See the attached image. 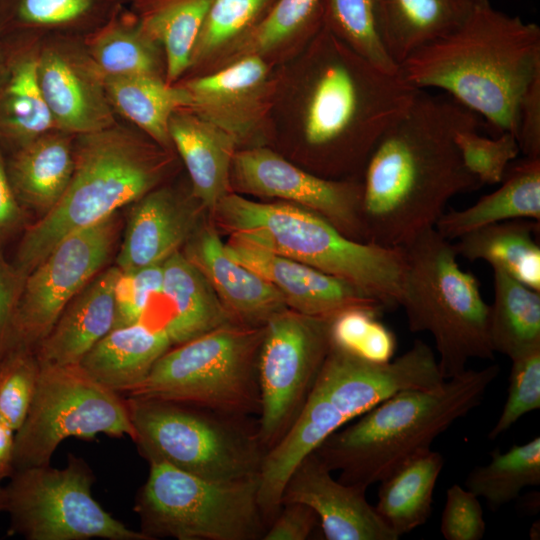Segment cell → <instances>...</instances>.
Here are the masks:
<instances>
[{"instance_id":"32","label":"cell","mask_w":540,"mask_h":540,"mask_svg":"<svg viewBox=\"0 0 540 540\" xmlns=\"http://www.w3.org/2000/svg\"><path fill=\"white\" fill-rule=\"evenodd\" d=\"M105 89L118 118L133 125L159 146L173 150L169 121L178 110L190 108L188 90L180 83L162 78L105 77Z\"/></svg>"},{"instance_id":"23","label":"cell","mask_w":540,"mask_h":540,"mask_svg":"<svg viewBox=\"0 0 540 540\" xmlns=\"http://www.w3.org/2000/svg\"><path fill=\"white\" fill-rule=\"evenodd\" d=\"M121 270L100 271L63 309L35 354L40 367L77 365L115 326V284Z\"/></svg>"},{"instance_id":"54","label":"cell","mask_w":540,"mask_h":540,"mask_svg":"<svg viewBox=\"0 0 540 540\" xmlns=\"http://www.w3.org/2000/svg\"><path fill=\"white\" fill-rule=\"evenodd\" d=\"M4 511V491L3 488L0 487V511Z\"/></svg>"},{"instance_id":"2","label":"cell","mask_w":540,"mask_h":540,"mask_svg":"<svg viewBox=\"0 0 540 540\" xmlns=\"http://www.w3.org/2000/svg\"><path fill=\"white\" fill-rule=\"evenodd\" d=\"M399 70L416 89L438 90L483 117L497 135H515L520 99L540 73V27L475 0L455 29L413 52Z\"/></svg>"},{"instance_id":"39","label":"cell","mask_w":540,"mask_h":540,"mask_svg":"<svg viewBox=\"0 0 540 540\" xmlns=\"http://www.w3.org/2000/svg\"><path fill=\"white\" fill-rule=\"evenodd\" d=\"M539 484V436L505 452L494 449L491 461L475 467L465 480V488L482 497L493 511L516 499L525 487Z\"/></svg>"},{"instance_id":"37","label":"cell","mask_w":540,"mask_h":540,"mask_svg":"<svg viewBox=\"0 0 540 540\" xmlns=\"http://www.w3.org/2000/svg\"><path fill=\"white\" fill-rule=\"evenodd\" d=\"M489 336L494 352L514 360L540 349V291L493 268Z\"/></svg>"},{"instance_id":"11","label":"cell","mask_w":540,"mask_h":540,"mask_svg":"<svg viewBox=\"0 0 540 540\" xmlns=\"http://www.w3.org/2000/svg\"><path fill=\"white\" fill-rule=\"evenodd\" d=\"M136 497L140 531L150 540H259L268 528L258 503L259 476L216 481L150 462Z\"/></svg>"},{"instance_id":"21","label":"cell","mask_w":540,"mask_h":540,"mask_svg":"<svg viewBox=\"0 0 540 540\" xmlns=\"http://www.w3.org/2000/svg\"><path fill=\"white\" fill-rule=\"evenodd\" d=\"M144 318L164 330L173 346L236 323L200 270L180 251L163 262V284Z\"/></svg>"},{"instance_id":"40","label":"cell","mask_w":540,"mask_h":540,"mask_svg":"<svg viewBox=\"0 0 540 540\" xmlns=\"http://www.w3.org/2000/svg\"><path fill=\"white\" fill-rule=\"evenodd\" d=\"M276 1L213 0L195 41L187 74L208 68L256 26Z\"/></svg>"},{"instance_id":"15","label":"cell","mask_w":540,"mask_h":540,"mask_svg":"<svg viewBox=\"0 0 540 540\" xmlns=\"http://www.w3.org/2000/svg\"><path fill=\"white\" fill-rule=\"evenodd\" d=\"M117 212L69 234L23 279L16 305L10 345L35 350L66 305L100 271L119 234Z\"/></svg>"},{"instance_id":"10","label":"cell","mask_w":540,"mask_h":540,"mask_svg":"<svg viewBox=\"0 0 540 540\" xmlns=\"http://www.w3.org/2000/svg\"><path fill=\"white\" fill-rule=\"evenodd\" d=\"M262 328L229 323L174 346L126 395L170 400L219 412L259 415Z\"/></svg>"},{"instance_id":"44","label":"cell","mask_w":540,"mask_h":540,"mask_svg":"<svg viewBox=\"0 0 540 540\" xmlns=\"http://www.w3.org/2000/svg\"><path fill=\"white\" fill-rule=\"evenodd\" d=\"M455 143L464 166L481 185L500 183L520 152L511 132L488 138L479 134L478 128H467L457 132Z\"/></svg>"},{"instance_id":"30","label":"cell","mask_w":540,"mask_h":540,"mask_svg":"<svg viewBox=\"0 0 540 540\" xmlns=\"http://www.w3.org/2000/svg\"><path fill=\"white\" fill-rule=\"evenodd\" d=\"M501 186L473 205L444 212L434 228L452 241L481 227L516 219L540 222V158L509 165Z\"/></svg>"},{"instance_id":"42","label":"cell","mask_w":540,"mask_h":540,"mask_svg":"<svg viewBox=\"0 0 540 540\" xmlns=\"http://www.w3.org/2000/svg\"><path fill=\"white\" fill-rule=\"evenodd\" d=\"M384 310L376 305H355L343 309L329 324L331 345L373 363L393 359L396 336L380 320Z\"/></svg>"},{"instance_id":"45","label":"cell","mask_w":540,"mask_h":540,"mask_svg":"<svg viewBox=\"0 0 540 540\" xmlns=\"http://www.w3.org/2000/svg\"><path fill=\"white\" fill-rule=\"evenodd\" d=\"M506 402L488 434L493 441L525 414L540 408V349L511 360Z\"/></svg>"},{"instance_id":"5","label":"cell","mask_w":540,"mask_h":540,"mask_svg":"<svg viewBox=\"0 0 540 540\" xmlns=\"http://www.w3.org/2000/svg\"><path fill=\"white\" fill-rule=\"evenodd\" d=\"M173 162L164 149L124 120L78 134L74 170L58 203L28 227L15 270L24 279L66 236L114 214L160 186Z\"/></svg>"},{"instance_id":"6","label":"cell","mask_w":540,"mask_h":540,"mask_svg":"<svg viewBox=\"0 0 540 540\" xmlns=\"http://www.w3.org/2000/svg\"><path fill=\"white\" fill-rule=\"evenodd\" d=\"M498 365L466 369L435 389L401 390L346 427L313 452L338 480L365 490L383 480L432 442L455 421L478 407L498 377Z\"/></svg>"},{"instance_id":"3","label":"cell","mask_w":540,"mask_h":540,"mask_svg":"<svg viewBox=\"0 0 540 540\" xmlns=\"http://www.w3.org/2000/svg\"><path fill=\"white\" fill-rule=\"evenodd\" d=\"M301 116L302 137L323 176L363 172L374 146L419 91L398 72L362 58L322 27L311 40Z\"/></svg>"},{"instance_id":"22","label":"cell","mask_w":540,"mask_h":540,"mask_svg":"<svg viewBox=\"0 0 540 540\" xmlns=\"http://www.w3.org/2000/svg\"><path fill=\"white\" fill-rule=\"evenodd\" d=\"M197 214L191 203L166 186L131 204L116 266L131 271L163 263L194 235Z\"/></svg>"},{"instance_id":"24","label":"cell","mask_w":540,"mask_h":540,"mask_svg":"<svg viewBox=\"0 0 540 540\" xmlns=\"http://www.w3.org/2000/svg\"><path fill=\"white\" fill-rule=\"evenodd\" d=\"M192 238L184 255L204 275L234 320L247 326L264 325L286 308L275 287L227 253L214 228L206 227Z\"/></svg>"},{"instance_id":"25","label":"cell","mask_w":540,"mask_h":540,"mask_svg":"<svg viewBox=\"0 0 540 540\" xmlns=\"http://www.w3.org/2000/svg\"><path fill=\"white\" fill-rule=\"evenodd\" d=\"M132 0H0V40L85 39Z\"/></svg>"},{"instance_id":"36","label":"cell","mask_w":540,"mask_h":540,"mask_svg":"<svg viewBox=\"0 0 540 540\" xmlns=\"http://www.w3.org/2000/svg\"><path fill=\"white\" fill-rule=\"evenodd\" d=\"M213 0H132L129 9L164 49L167 84L182 80Z\"/></svg>"},{"instance_id":"35","label":"cell","mask_w":540,"mask_h":540,"mask_svg":"<svg viewBox=\"0 0 540 540\" xmlns=\"http://www.w3.org/2000/svg\"><path fill=\"white\" fill-rule=\"evenodd\" d=\"M443 465V456L428 449L380 481L374 508L398 538L425 524L430 517L433 493Z\"/></svg>"},{"instance_id":"51","label":"cell","mask_w":540,"mask_h":540,"mask_svg":"<svg viewBox=\"0 0 540 540\" xmlns=\"http://www.w3.org/2000/svg\"><path fill=\"white\" fill-rule=\"evenodd\" d=\"M22 220V205L10 184L5 154L0 147V239L14 232Z\"/></svg>"},{"instance_id":"52","label":"cell","mask_w":540,"mask_h":540,"mask_svg":"<svg viewBox=\"0 0 540 540\" xmlns=\"http://www.w3.org/2000/svg\"><path fill=\"white\" fill-rule=\"evenodd\" d=\"M15 431L0 418V481L14 472Z\"/></svg>"},{"instance_id":"8","label":"cell","mask_w":540,"mask_h":540,"mask_svg":"<svg viewBox=\"0 0 540 540\" xmlns=\"http://www.w3.org/2000/svg\"><path fill=\"white\" fill-rule=\"evenodd\" d=\"M401 248L399 306L410 331L433 336L443 378L463 373L472 358L493 359L489 305L477 278L458 264L451 241L429 228Z\"/></svg>"},{"instance_id":"53","label":"cell","mask_w":540,"mask_h":540,"mask_svg":"<svg viewBox=\"0 0 540 540\" xmlns=\"http://www.w3.org/2000/svg\"><path fill=\"white\" fill-rule=\"evenodd\" d=\"M7 77V57L4 45L0 40V89L2 88Z\"/></svg>"},{"instance_id":"47","label":"cell","mask_w":540,"mask_h":540,"mask_svg":"<svg viewBox=\"0 0 540 540\" xmlns=\"http://www.w3.org/2000/svg\"><path fill=\"white\" fill-rule=\"evenodd\" d=\"M486 523L479 497L454 484L446 491L440 532L446 540H481Z\"/></svg>"},{"instance_id":"28","label":"cell","mask_w":540,"mask_h":540,"mask_svg":"<svg viewBox=\"0 0 540 540\" xmlns=\"http://www.w3.org/2000/svg\"><path fill=\"white\" fill-rule=\"evenodd\" d=\"M2 43L7 57V77L0 89V147L5 154L58 128L38 83L40 42Z\"/></svg>"},{"instance_id":"38","label":"cell","mask_w":540,"mask_h":540,"mask_svg":"<svg viewBox=\"0 0 540 540\" xmlns=\"http://www.w3.org/2000/svg\"><path fill=\"white\" fill-rule=\"evenodd\" d=\"M322 27L321 0H277L256 26L216 60L215 68L248 55L266 59L288 43L311 41Z\"/></svg>"},{"instance_id":"46","label":"cell","mask_w":540,"mask_h":540,"mask_svg":"<svg viewBox=\"0 0 540 540\" xmlns=\"http://www.w3.org/2000/svg\"><path fill=\"white\" fill-rule=\"evenodd\" d=\"M163 263L121 271L115 284L116 327L140 321L150 302L161 293Z\"/></svg>"},{"instance_id":"31","label":"cell","mask_w":540,"mask_h":540,"mask_svg":"<svg viewBox=\"0 0 540 540\" xmlns=\"http://www.w3.org/2000/svg\"><path fill=\"white\" fill-rule=\"evenodd\" d=\"M475 0H376L385 47L400 64L422 46L455 29Z\"/></svg>"},{"instance_id":"26","label":"cell","mask_w":540,"mask_h":540,"mask_svg":"<svg viewBox=\"0 0 540 540\" xmlns=\"http://www.w3.org/2000/svg\"><path fill=\"white\" fill-rule=\"evenodd\" d=\"M169 135L190 176L192 196L212 211L230 192V171L238 142L188 108L171 116Z\"/></svg>"},{"instance_id":"48","label":"cell","mask_w":540,"mask_h":540,"mask_svg":"<svg viewBox=\"0 0 540 540\" xmlns=\"http://www.w3.org/2000/svg\"><path fill=\"white\" fill-rule=\"evenodd\" d=\"M515 136L525 157L540 158V73L531 80L520 99Z\"/></svg>"},{"instance_id":"50","label":"cell","mask_w":540,"mask_h":540,"mask_svg":"<svg viewBox=\"0 0 540 540\" xmlns=\"http://www.w3.org/2000/svg\"><path fill=\"white\" fill-rule=\"evenodd\" d=\"M23 279L0 253V358L11 340L13 318Z\"/></svg>"},{"instance_id":"19","label":"cell","mask_w":540,"mask_h":540,"mask_svg":"<svg viewBox=\"0 0 540 540\" xmlns=\"http://www.w3.org/2000/svg\"><path fill=\"white\" fill-rule=\"evenodd\" d=\"M366 490L335 480L314 452L290 474L281 505L300 502L318 516L327 540H397L366 500Z\"/></svg>"},{"instance_id":"43","label":"cell","mask_w":540,"mask_h":540,"mask_svg":"<svg viewBox=\"0 0 540 540\" xmlns=\"http://www.w3.org/2000/svg\"><path fill=\"white\" fill-rule=\"evenodd\" d=\"M40 364L35 350L25 345H10L0 358V418L15 432L30 407Z\"/></svg>"},{"instance_id":"18","label":"cell","mask_w":540,"mask_h":540,"mask_svg":"<svg viewBox=\"0 0 540 540\" xmlns=\"http://www.w3.org/2000/svg\"><path fill=\"white\" fill-rule=\"evenodd\" d=\"M190 93V110L232 135L238 144L262 132L273 95L266 59L248 55L179 82Z\"/></svg>"},{"instance_id":"20","label":"cell","mask_w":540,"mask_h":540,"mask_svg":"<svg viewBox=\"0 0 540 540\" xmlns=\"http://www.w3.org/2000/svg\"><path fill=\"white\" fill-rule=\"evenodd\" d=\"M225 249L233 259L275 287L286 306L300 314L330 319L355 305H376L383 309L347 281L307 264L234 237H230Z\"/></svg>"},{"instance_id":"14","label":"cell","mask_w":540,"mask_h":540,"mask_svg":"<svg viewBox=\"0 0 540 540\" xmlns=\"http://www.w3.org/2000/svg\"><path fill=\"white\" fill-rule=\"evenodd\" d=\"M330 319L282 309L263 325L258 356V436L266 453L301 412L331 343Z\"/></svg>"},{"instance_id":"34","label":"cell","mask_w":540,"mask_h":540,"mask_svg":"<svg viewBox=\"0 0 540 540\" xmlns=\"http://www.w3.org/2000/svg\"><path fill=\"white\" fill-rule=\"evenodd\" d=\"M84 42L104 77L145 76L165 80L164 49L143 29L129 7L86 37Z\"/></svg>"},{"instance_id":"16","label":"cell","mask_w":540,"mask_h":540,"mask_svg":"<svg viewBox=\"0 0 540 540\" xmlns=\"http://www.w3.org/2000/svg\"><path fill=\"white\" fill-rule=\"evenodd\" d=\"M230 186L278 198L323 216L350 238L364 241L360 179H332L300 169L265 147L237 150Z\"/></svg>"},{"instance_id":"7","label":"cell","mask_w":540,"mask_h":540,"mask_svg":"<svg viewBox=\"0 0 540 540\" xmlns=\"http://www.w3.org/2000/svg\"><path fill=\"white\" fill-rule=\"evenodd\" d=\"M212 212L231 237L345 280L384 311L399 306L401 247L350 238L323 216L289 202L263 203L229 192Z\"/></svg>"},{"instance_id":"13","label":"cell","mask_w":540,"mask_h":540,"mask_svg":"<svg viewBox=\"0 0 540 540\" xmlns=\"http://www.w3.org/2000/svg\"><path fill=\"white\" fill-rule=\"evenodd\" d=\"M4 491L10 532L28 540H150L105 511L92 495L94 475L72 454L63 468L15 470Z\"/></svg>"},{"instance_id":"4","label":"cell","mask_w":540,"mask_h":540,"mask_svg":"<svg viewBox=\"0 0 540 540\" xmlns=\"http://www.w3.org/2000/svg\"><path fill=\"white\" fill-rule=\"evenodd\" d=\"M445 382L435 353L420 339L401 356L373 363L333 345L298 417L264 456L258 503L272 522L287 480L327 437L389 396L405 389H435Z\"/></svg>"},{"instance_id":"17","label":"cell","mask_w":540,"mask_h":540,"mask_svg":"<svg viewBox=\"0 0 540 540\" xmlns=\"http://www.w3.org/2000/svg\"><path fill=\"white\" fill-rule=\"evenodd\" d=\"M37 78L58 129L78 135L118 121L106 94L105 77L83 38L56 36L40 41Z\"/></svg>"},{"instance_id":"12","label":"cell","mask_w":540,"mask_h":540,"mask_svg":"<svg viewBox=\"0 0 540 540\" xmlns=\"http://www.w3.org/2000/svg\"><path fill=\"white\" fill-rule=\"evenodd\" d=\"M134 438L125 399L77 365L40 367L27 415L15 432L14 471L46 466L68 437Z\"/></svg>"},{"instance_id":"41","label":"cell","mask_w":540,"mask_h":540,"mask_svg":"<svg viewBox=\"0 0 540 540\" xmlns=\"http://www.w3.org/2000/svg\"><path fill=\"white\" fill-rule=\"evenodd\" d=\"M321 10L323 27L352 51L383 70L399 71L381 35L376 0H321Z\"/></svg>"},{"instance_id":"33","label":"cell","mask_w":540,"mask_h":540,"mask_svg":"<svg viewBox=\"0 0 540 540\" xmlns=\"http://www.w3.org/2000/svg\"><path fill=\"white\" fill-rule=\"evenodd\" d=\"M539 224L516 219L487 225L462 235L453 247L457 256L483 260L540 291V247L535 239Z\"/></svg>"},{"instance_id":"49","label":"cell","mask_w":540,"mask_h":540,"mask_svg":"<svg viewBox=\"0 0 540 540\" xmlns=\"http://www.w3.org/2000/svg\"><path fill=\"white\" fill-rule=\"evenodd\" d=\"M318 525L317 514L306 504L283 503L262 540H305Z\"/></svg>"},{"instance_id":"29","label":"cell","mask_w":540,"mask_h":540,"mask_svg":"<svg viewBox=\"0 0 540 540\" xmlns=\"http://www.w3.org/2000/svg\"><path fill=\"white\" fill-rule=\"evenodd\" d=\"M172 347L164 330L138 321L113 328L78 365L106 388L127 394L146 378L157 360Z\"/></svg>"},{"instance_id":"1","label":"cell","mask_w":540,"mask_h":540,"mask_svg":"<svg viewBox=\"0 0 540 540\" xmlns=\"http://www.w3.org/2000/svg\"><path fill=\"white\" fill-rule=\"evenodd\" d=\"M479 124V116L452 97L417 92L365 163L361 213L366 242L403 247L434 228L453 196L482 186L455 143L457 132Z\"/></svg>"},{"instance_id":"27","label":"cell","mask_w":540,"mask_h":540,"mask_svg":"<svg viewBox=\"0 0 540 540\" xmlns=\"http://www.w3.org/2000/svg\"><path fill=\"white\" fill-rule=\"evenodd\" d=\"M75 137L52 129L5 155L9 181L22 206L44 215L58 203L73 174Z\"/></svg>"},{"instance_id":"9","label":"cell","mask_w":540,"mask_h":540,"mask_svg":"<svg viewBox=\"0 0 540 540\" xmlns=\"http://www.w3.org/2000/svg\"><path fill=\"white\" fill-rule=\"evenodd\" d=\"M125 402L133 441L149 463L216 481L259 476L266 451L250 417L157 398Z\"/></svg>"}]
</instances>
